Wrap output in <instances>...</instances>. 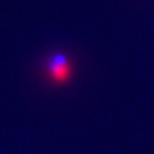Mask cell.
<instances>
[{"mask_svg": "<svg viewBox=\"0 0 154 154\" xmlns=\"http://www.w3.org/2000/svg\"><path fill=\"white\" fill-rule=\"evenodd\" d=\"M49 74L57 83H64L72 74V64L66 56L56 54L49 61Z\"/></svg>", "mask_w": 154, "mask_h": 154, "instance_id": "1", "label": "cell"}]
</instances>
